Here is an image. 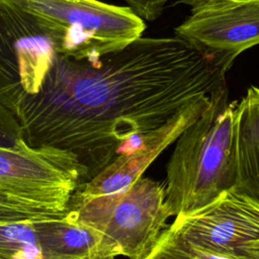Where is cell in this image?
<instances>
[{"label":"cell","instance_id":"1","mask_svg":"<svg viewBox=\"0 0 259 259\" xmlns=\"http://www.w3.org/2000/svg\"><path fill=\"white\" fill-rule=\"evenodd\" d=\"M231 67L176 35L142 36L96 61L59 55L15 117L29 146L74 155L84 184L146 135L226 88Z\"/></svg>","mask_w":259,"mask_h":259},{"label":"cell","instance_id":"2","mask_svg":"<svg viewBox=\"0 0 259 259\" xmlns=\"http://www.w3.org/2000/svg\"><path fill=\"white\" fill-rule=\"evenodd\" d=\"M166 168L165 194L172 214L185 215L231 190L236 176V105L228 88L175 141Z\"/></svg>","mask_w":259,"mask_h":259},{"label":"cell","instance_id":"3","mask_svg":"<svg viewBox=\"0 0 259 259\" xmlns=\"http://www.w3.org/2000/svg\"><path fill=\"white\" fill-rule=\"evenodd\" d=\"M66 215L101 235L99 259H146L173 217L165 185L143 176L115 193L69 200Z\"/></svg>","mask_w":259,"mask_h":259},{"label":"cell","instance_id":"4","mask_svg":"<svg viewBox=\"0 0 259 259\" xmlns=\"http://www.w3.org/2000/svg\"><path fill=\"white\" fill-rule=\"evenodd\" d=\"M30 13L57 52L74 60L96 61L142 37L145 20L130 7L99 0H13Z\"/></svg>","mask_w":259,"mask_h":259},{"label":"cell","instance_id":"5","mask_svg":"<svg viewBox=\"0 0 259 259\" xmlns=\"http://www.w3.org/2000/svg\"><path fill=\"white\" fill-rule=\"evenodd\" d=\"M59 56L33 16L13 0H0V104L16 114L35 94Z\"/></svg>","mask_w":259,"mask_h":259},{"label":"cell","instance_id":"6","mask_svg":"<svg viewBox=\"0 0 259 259\" xmlns=\"http://www.w3.org/2000/svg\"><path fill=\"white\" fill-rule=\"evenodd\" d=\"M84 172L74 155L50 147L33 148L20 137L0 147V187L28 202L65 211Z\"/></svg>","mask_w":259,"mask_h":259},{"label":"cell","instance_id":"7","mask_svg":"<svg viewBox=\"0 0 259 259\" xmlns=\"http://www.w3.org/2000/svg\"><path fill=\"white\" fill-rule=\"evenodd\" d=\"M164 232L195 247L239 259L243 246L259 239V205L231 189L198 210L175 217Z\"/></svg>","mask_w":259,"mask_h":259},{"label":"cell","instance_id":"8","mask_svg":"<svg viewBox=\"0 0 259 259\" xmlns=\"http://www.w3.org/2000/svg\"><path fill=\"white\" fill-rule=\"evenodd\" d=\"M175 35L196 49L233 64L259 45V2H223L191 7Z\"/></svg>","mask_w":259,"mask_h":259},{"label":"cell","instance_id":"9","mask_svg":"<svg viewBox=\"0 0 259 259\" xmlns=\"http://www.w3.org/2000/svg\"><path fill=\"white\" fill-rule=\"evenodd\" d=\"M215 94L210 99L186 109L163 126L146 135L136 150L127 155H119L96 176L88 182L79 185L69 200L89 199L115 193L127 188L143 176L146 169L154 160L167 147L173 144L190 123L201 115Z\"/></svg>","mask_w":259,"mask_h":259},{"label":"cell","instance_id":"10","mask_svg":"<svg viewBox=\"0 0 259 259\" xmlns=\"http://www.w3.org/2000/svg\"><path fill=\"white\" fill-rule=\"evenodd\" d=\"M259 205V88L236 105V176L232 188Z\"/></svg>","mask_w":259,"mask_h":259},{"label":"cell","instance_id":"11","mask_svg":"<svg viewBox=\"0 0 259 259\" xmlns=\"http://www.w3.org/2000/svg\"><path fill=\"white\" fill-rule=\"evenodd\" d=\"M42 259H99L101 235L65 213L33 223Z\"/></svg>","mask_w":259,"mask_h":259},{"label":"cell","instance_id":"12","mask_svg":"<svg viewBox=\"0 0 259 259\" xmlns=\"http://www.w3.org/2000/svg\"><path fill=\"white\" fill-rule=\"evenodd\" d=\"M34 222L0 223V259H42Z\"/></svg>","mask_w":259,"mask_h":259},{"label":"cell","instance_id":"13","mask_svg":"<svg viewBox=\"0 0 259 259\" xmlns=\"http://www.w3.org/2000/svg\"><path fill=\"white\" fill-rule=\"evenodd\" d=\"M146 259H238L195 247L164 231Z\"/></svg>","mask_w":259,"mask_h":259},{"label":"cell","instance_id":"14","mask_svg":"<svg viewBox=\"0 0 259 259\" xmlns=\"http://www.w3.org/2000/svg\"><path fill=\"white\" fill-rule=\"evenodd\" d=\"M65 213L66 210L55 211L44 208H24L0 203V223L58 219L64 217Z\"/></svg>","mask_w":259,"mask_h":259},{"label":"cell","instance_id":"15","mask_svg":"<svg viewBox=\"0 0 259 259\" xmlns=\"http://www.w3.org/2000/svg\"><path fill=\"white\" fill-rule=\"evenodd\" d=\"M20 137V126L17 118L0 104V147L14 146Z\"/></svg>","mask_w":259,"mask_h":259},{"label":"cell","instance_id":"16","mask_svg":"<svg viewBox=\"0 0 259 259\" xmlns=\"http://www.w3.org/2000/svg\"><path fill=\"white\" fill-rule=\"evenodd\" d=\"M128 7L143 20L153 21L163 12L166 3L170 0H124Z\"/></svg>","mask_w":259,"mask_h":259},{"label":"cell","instance_id":"17","mask_svg":"<svg viewBox=\"0 0 259 259\" xmlns=\"http://www.w3.org/2000/svg\"><path fill=\"white\" fill-rule=\"evenodd\" d=\"M0 203L6 204V205H11V206H17V207H24V208H44V209H49L47 207L28 202L26 200H23L9 191H7L4 188L0 187Z\"/></svg>","mask_w":259,"mask_h":259},{"label":"cell","instance_id":"18","mask_svg":"<svg viewBox=\"0 0 259 259\" xmlns=\"http://www.w3.org/2000/svg\"><path fill=\"white\" fill-rule=\"evenodd\" d=\"M239 259H259V239L246 243Z\"/></svg>","mask_w":259,"mask_h":259},{"label":"cell","instance_id":"19","mask_svg":"<svg viewBox=\"0 0 259 259\" xmlns=\"http://www.w3.org/2000/svg\"><path fill=\"white\" fill-rule=\"evenodd\" d=\"M180 2L193 7V6H197V5L211 4V3H223V2H259V0H180Z\"/></svg>","mask_w":259,"mask_h":259}]
</instances>
